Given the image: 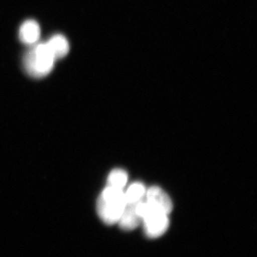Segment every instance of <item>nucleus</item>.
I'll return each mask as SVG.
<instances>
[{"instance_id":"obj_1","label":"nucleus","mask_w":257,"mask_h":257,"mask_svg":"<svg viewBox=\"0 0 257 257\" xmlns=\"http://www.w3.org/2000/svg\"><path fill=\"white\" fill-rule=\"evenodd\" d=\"M126 205L123 189L106 186L98 198L97 214L104 224H117Z\"/></svg>"},{"instance_id":"obj_2","label":"nucleus","mask_w":257,"mask_h":257,"mask_svg":"<svg viewBox=\"0 0 257 257\" xmlns=\"http://www.w3.org/2000/svg\"><path fill=\"white\" fill-rule=\"evenodd\" d=\"M55 60L47 43H40L32 47L25 55L24 67L29 75L41 78L50 73Z\"/></svg>"},{"instance_id":"obj_3","label":"nucleus","mask_w":257,"mask_h":257,"mask_svg":"<svg viewBox=\"0 0 257 257\" xmlns=\"http://www.w3.org/2000/svg\"><path fill=\"white\" fill-rule=\"evenodd\" d=\"M145 198L147 202L166 214H170L173 209L172 199L160 187L153 186L147 189Z\"/></svg>"},{"instance_id":"obj_4","label":"nucleus","mask_w":257,"mask_h":257,"mask_svg":"<svg viewBox=\"0 0 257 257\" xmlns=\"http://www.w3.org/2000/svg\"><path fill=\"white\" fill-rule=\"evenodd\" d=\"M142 218L137 209V203L126 204L117 224L124 231H132L141 224Z\"/></svg>"},{"instance_id":"obj_5","label":"nucleus","mask_w":257,"mask_h":257,"mask_svg":"<svg viewBox=\"0 0 257 257\" xmlns=\"http://www.w3.org/2000/svg\"><path fill=\"white\" fill-rule=\"evenodd\" d=\"M20 40L26 45L36 43L40 37V25L34 20H28L20 27L19 32Z\"/></svg>"},{"instance_id":"obj_6","label":"nucleus","mask_w":257,"mask_h":257,"mask_svg":"<svg viewBox=\"0 0 257 257\" xmlns=\"http://www.w3.org/2000/svg\"><path fill=\"white\" fill-rule=\"evenodd\" d=\"M47 45L55 60L62 58L68 54L69 42L62 35H57L52 37L47 42Z\"/></svg>"},{"instance_id":"obj_7","label":"nucleus","mask_w":257,"mask_h":257,"mask_svg":"<svg viewBox=\"0 0 257 257\" xmlns=\"http://www.w3.org/2000/svg\"><path fill=\"white\" fill-rule=\"evenodd\" d=\"M147 189L142 182H135L132 184L126 192H124L126 204H135L143 200L146 194Z\"/></svg>"},{"instance_id":"obj_8","label":"nucleus","mask_w":257,"mask_h":257,"mask_svg":"<svg viewBox=\"0 0 257 257\" xmlns=\"http://www.w3.org/2000/svg\"><path fill=\"white\" fill-rule=\"evenodd\" d=\"M128 180L126 171L121 169H114L108 176L107 186L120 189H124Z\"/></svg>"}]
</instances>
